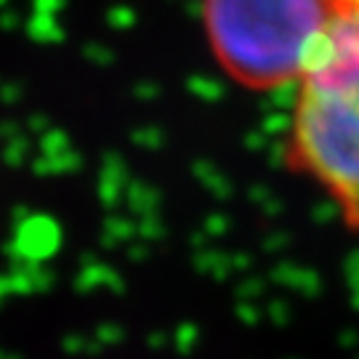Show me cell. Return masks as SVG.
Wrapping results in <instances>:
<instances>
[{"mask_svg":"<svg viewBox=\"0 0 359 359\" xmlns=\"http://www.w3.org/2000/svg\"><path fill=\"white\" fill-rule=\"evenodd\" d=\"M283 163L359 234V0H335L293 83Z\"/></svg>","mask_w":359,"mask_h":359,"instance_id":"1","label":"cell"},{"mask_svg":"<svg viewBox=\"0 0 359 359\" xmlns=\"http://www.w3.org/2000/svg\"><path fill=\"white\" fill-rule=\"evenodd\" d=\"M335 0H200V27L234 86L271 93L293 86Z\"/></svg>","mask_w":359,"mask_h":359,"instance_id":"2","label":"cell"}]
</instances>
